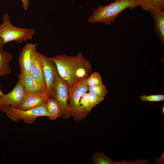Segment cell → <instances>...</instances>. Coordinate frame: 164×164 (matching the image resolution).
Instances as JSON below:
<instances>
[{
	"label": "cell",
	"instance_id": "6da1fadb",
	"mask_svg": "<svg viewBox=\"0 0 164 164\" xmlns=\"http://www.w3.org/2000/svg\"><path fill=\"white\" fill-rule=\"evenodd\" d=\"M49 58L55 63L59 74L67 82L69 88L86 79L92 70L90 63L80 52L74 56L63 54Z\"/></svg>",
	"mask_w": 164,
	"mask_h": 164
},
{
	"label": "cell",
	"instance_id": "7a4b0ae2",
	"mask_svg": "<svg viewBox=\"0 0 164 164\" xmlns=\"http://www.w3.org/2000/svg\"><path fill=\"white\" fill-rule=\"evenodd\" d=\"M138 6L135 0H115L106 5H98L88 19V22L110 25L125 9H132Z\"/></svg>",
	"mask_w": 164,
	"mask_h": 164
},
{
	"label": "cell",
	"instance_id": "3957f363",
	"mask_svg": "<svg viewBox=\"0 0 164 164\" xmlns=\"http://www.w3.org/2000/svg\"><path fill=\"white\" fill-rule=\"evenodd\" d=\"M35 33L34 29L14 26L11 23L8 14H5L3 15L2 24L0 25V36L3 39L5 44L11 41L22 43L32 39Z\"/></svg>",
	"mask_w": 164,
	"mask_h": 164
},
{
	"label": "cell",
	"instance_id": "277c9868",
	"mask_svg": "<svg viewBox=\"0 0 164 164\" xmlns=\"http://www.w3.org/2000/svg\"><path fill=\"white\" fill-rule=\"evenodd\" d=\"M86 79H83L69 88V111L70 116L74 121L78 122L84 119L88 113L86 112L80 104L82 95L88 91L86 84Z\"/></svg>",
	"mask_w": 164,
	"mask_h": 164
},
{
	"label": "cell",
	"instance_id": "5b68a950",
	"mask_svg": "<svg viewBox=\"0 0 164 164\" xmlns=\"http://www.w3.org/2000/svg\"><path fill=\"white\" fill-rule=\"evenodd\" d=\"M1 111L13 121L23 120L28 124L34 123L38 117L50 116L44 104L38 107L28 110L20 109L10 105L3 106Z\"/></svg>",
	"mask_w": 164,
	"mask_h": 164
},
{
	"label": "cell",
	"instance_id": "8992f818",
	"mask_svg": "<svg viewBox=\"0 0 164 164\" xmlns=\"http://www.w3.org/2000/svg\"><path fill=\"white\" fill-rule=\"evenodd\" d=\"M53 95L58 100L61 106V117L69 119L70 116L68 108L69 87L67 82L57 72L54 84Z\"/></svg>",
	"mask_w": 164,
	"mask_h": 164
},
{
	"label": "cell",
	"instance_id": "52a82bcc",
	"mask_svg": "<svg viewBox=\"0 0 164 164\" xmlns=\"http://www.w3.org/2000/svg\"><path fill=\"white\" fill-rule=\"evenodd\" d=\"M43 65L46 86V92L50 96L53 95L54 82L57 72L55 63L48 57L39 53Z\"/></svg>",
	"mask_w": 164,
	"mask_h": 164
},
{
	"label": "cell",
	"instance_id": "ba28073f",
	"mask_svg": "<svg viewBox=\"0 0 164 164\" xmlns=\"http://www.w3.org/2000/svg\"><path fill=\"white\" fill-rule=\"evenodd\" d=\"M22 84L18 82L12 90L9 93L4 94L1 97L2 106L10 105L17 108L21 103L26 95Z\"/></svg>",
	"mask_w": 164,
	"mask_h": 164
},
{
	"label": "cell",
	"instance_id": "9c48e42d",
	"mask_svg": "<svg viewBox=\"0 0 164 164\" xmlns=\"http://www.w3.org/2000/svg\"><path fill=\"white\" fill-rule=\"evenodd\" d=\"M50 96H51L46 92L26 94L21 103L16 108L28 110L38 107L44 104Z\"/></svg>",
	"mask_w": 164,
	"mask_h": 164
},
{
	"label": "cell",
	"instance_id": "30bf717a",
	"mask_svg": "<svg viewBox=\"0 0 164 164\" xmlns=\"http://www.w3.org/2000/svg\"><path fill=\"white\" fill-rule=\"evenodd\" d=\"M29 74L37 82L46 88L43 63L36 48L32 53Z\"/></svg>",
	"mask_w": 164,
	"mask_h": 164
},
{
	"label": "cell",
	"instance_id": "8fae6325",
	"mask_svg": "<svg viewBox=\"0 0 164 164\" xmlns=\"http://www.w3.org/2000/svg\"><path fill=\"white\" fill-rule=\"evenodd\" d=\"M37 45L27 43L22 48L18 58L20 73L29 74L32 53Z\"/></svg>",
	"mask_w": 164,
	"mask_h": 164
},
{
	"label": "cell",
	"instance_id": "7c38bea8",
	"mask_svg": "<svg viewBox=\"0 0 164 164\" xmlns=\"http://www.w3.org/2000/svg\"><path fill=\"white\" fill-rule=\"evenodd\" d=\"M18 78V82L23 86L26 94L33 93L46 92V87L37 82L30 74L20 73Z\"/></svg>",
	"mask_w": 164,
	"mask_h": 164
},
{
	"label": "cell",
	"instance_id": "4fadbf2b",
	"mask_svg": "<svg viewBox=\"0 0 164 164\" xmlns=\"http://www.w3.org/2000/svg\"><path fill=\"white\" fill-rule=\"evenodd\" d=\"M44 105L50 114L49 118L50 120H55L58 117H61L62 112L61 105L58 100L53 95L49 97Z\"/></svg>",
	"mask_w": 164,
	"mask_h": 164
},
{
	"label": "cell",
	"instance_id": "5bb4252c",
	"mask_svg": "<svg viewBox=\"0 0 164 164\" xmlns=\"http://www.w3.org/2000/svg\"><path fill=\"white\" fill-rule=\"evenodd\" d=\"M150 13L152 17L155 33L164 46V12L156 11Z\"/></svg>",
	"mask_w": 164,
	"mask_h": 164
},
{
	"label": "cell",
	"instance_id": "9a60e30c",
	"mask_svg": "<svg viewBox=\"0 0 164 164\" xmlns=\"http://www.w3.org/2000/svg\"><path fill=\"white\" fill-rule=\"evenodd\" d=\"M13 56L9 52L0 48V77L10 74L12 70L10 65Z\"/></svg>",
	"mask_w": 164,
	"mask_h": 164
},
{
	"label": "cell",
	"instance_id": "2e32d148",
	"mask_svg": "<svg viewBox=\"0 0 164 164\" xmlns=\"http://www.w3.org/2000/svg\"><path fill=\"white\" fill-rule=\"evenodd\" d=\"M138 6L144 11L151 12L160 11L164 12V0H135Z\"/></svg>",
	"mask_w": 164,
	"mask_h": 164
},
{
	"label": "cell",
	"instance_id": "e0dca14e",
	"mask_svg": "<svg viewBox=\"0 0 164 164\" xmlns=\"http://www.w3.org/2000/svg\"><path fill=\"white\" fill-rule=\"evenodd\" d=\"M91 160L94 164H124V161L117 162L109 158L105 154L100 152H96L92 155Z\"/></svg>",
	"mask_w": 164,
	"mask_h": 164
},
{
	"label": "cell",
	"instance_id": "ac0fdd59",
	"mask_svg": "<svg viewBox=\"0 0 164 164\" xmlns=\"http://www.w3.org/2000/svg\"><path fill=\"white\" fill-rule=\"evenodd\" d=\"M86 82L88 87H96L103 84L100 74L96 72L92 73L86 78Z\"/></svg>",
	"mask_w": 164,
	"mask_h": 164
},
{
	"label": "cell",
	"instance_id": "d6986e66",
	"mask_svg": "<svg viewBox=\"0 0 164 164\" xmlns=\"http://www.w3.org/2000/svg\"><path fill=\"white\" fill-rule=\"evenodd\" d=\"M88 91L94 94L103 97H104L108 93L106 87L104 84L96 87H88Z\"/></svg>",
	"mask_w": 164,
	"mask_h": 164
},
{
	"label": "cell",
	"instance_id": "ffe728a7",
	"mask_svg": "<svg viewBox=\"0 0 164 164\" xmlns=\"http://www.w3.org/2000/svg\"><path fill=\"white\" fill-rule=\"evenodd\" d=\"M80 104L83 109L88 114L91 110L90 108L89 96L87 92L82 96L80 101Z\"/></svg>",
	"mask_w": 164,
	"mask_h": 164
},
{
	"label": "cell",
	"instance_id": "44dd1931",
	"mask_svg": "<svg viewBox=\"0 0 164 164\" xmlns=\"http://www.w3.org/2000/svg\"><path fill=\"white\" fill-rule=\"evenodd\" d=\"M140 98L142 102L144 101L158 102L164 101V95L157 94L147 96L144 94L140 97Z\"/></svg>",
	"mask_w": 164,
	"mask_h": 164
},
{
	"label": "cell",
	"instance_id": "7402d4cb",
	"mask_svg": "<svg viewBox=\"0 0 164 164\" xmlns=\"http://www.w3.org/2000/svg\"><path fill=\"white\" fill-rule=\"evenodd\" d=\"M87 93L89 97L90 108L91 110L104 99V97L99 96L90 92Z\"/></svg>",
	"mask_w": 164,
	"mask_h": 164
},
{
	"label": "cell",
	"instance_id": "603a6c76",
	"mask_svg": "<svg viewBox=\"0 0 164 164\" xmlns=\"http://www.w3.org/2000/svg\"><path fill=\"white\" fill-rule=\"evenodd\" d=\"M22 6L25 11L28 10L30 5V0H21Z\"/></svg>",
	"mask_w": 164,
	"mask_h": 164
},
{
	"label": "cell",
	"instance_id": "cb8c5ba5",
	"mask_svg": "<svg viewBox=\"0 0 164 164\" xmlns=\"http://www.w3.org/2000/svg\"><path fill=\"white\" fill-rule=\"evenodd\" d=\"M158 159H156V163H163V161H164V153L162 154V155L160 157H159L158 158Z\"/></svg>",
	"mask_w": 164,
	"mask_h": 164
},
{
	"label": "cell",
	"instance_id": "d4e9b609",
	"mask_svg": "<svg viewBox=\"0 0 164 164\" xmlns=\"http://www.w3.org/2000/svg\"><path fill=\"white\" fill-rule=\"evenodd\" d=\"M4 44L3 39L0 36V48H2Z\"/></svg>",
	"mask_w": 164,
	"mask_h": 164
},
{
	"label": "cell",
	"instance_id": "484cf974",
	"mask_svg": "<svg viewBox=\"0 0 164 164\" xmlns=\"http://www.w3.org/2000/svg\"><path fill=\"white\" fill-rule=\"evenodd\" d=\"M4 94L1 91L0 89V111H1L2 106L1 102V97Z\"/></svg>",
	"mask_w": 164,
	"mask_h": 164
},
{
	"label": "cell",
	"instance_id": "4316f807",
	"mask_svg": "<svg viewBox=\"0 0 164 164\" xmlns=\"http://www.w3.org/2000/svg\"><path fill=\"white\" fill-rule=\"evenodd\" d=\"M164 106L163 107H162V113H163V114H164Z\"/></svg>",
	"mask_w": 164,
	"mask_h": 164
}]
</instances>
